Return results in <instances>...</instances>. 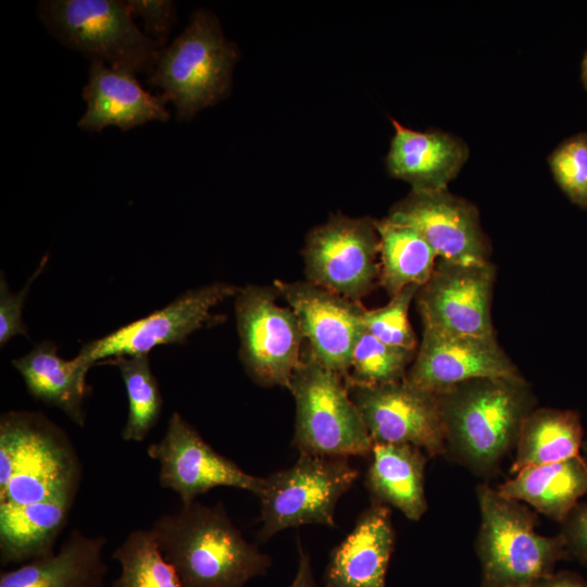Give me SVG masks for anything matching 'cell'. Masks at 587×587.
Wrapping results in <instances>:
<instances>
[{"instance_id": "7a4b0ae2", "label": "cell", "mask_w": 587, "mask_h": 587, "mask_svg": "<svg viewBox=\"0 0 587 587\" xmlns=\"http://www.w3.org/2000/svg\"><path fill=\"white\" fill-rule=\"evenodd\" d=\"M150 530L183 587H246L271 566V558L242 536L221 502L182 505L160 515Z\"/></svg>"}, {"instance_id": "d590c367", "label": "cell", "mask_w": 587, "mask_h": 587, "mask_svg": "<svg viewBox=\"0 0 587 587\" xmlns=\"http://www.w3.org/2000/svg\"><path fill=\"white\" fill-rule=\"evenodd\" d=\"M526 587H587V580L576 572L560 571L541 576Z\"/></svg>"}, {"instance_id": "836d02e7", "label": "cell", "mask_w": 587, "mask_h": 587, "mask_svg": "<svg viewBox=\"0 0 587 587\" xmlns=\"http://www.w3.org/2000/svg\"><path fill=\"white\" fill-rule=\"evenodd\" d=\"M133 15L143 20L146 32L162 49L175 23L176 10L168 0H128Z\"/></svg>"}, {"instance_id": "cb8c5ba5", "label": "cell", "mask_w": 587, "mask_h": 587, "mask_svg": "<svg viewBox=\"0 0 587 587\" xmlns=\"http://www.w3.org/2000/svg\"><path fill=\"white\" fill-rule=\"evenodd\" d=\"M365 475L371 501L398 509L407 519L420 521L428 504L425 469L429 457L412 445L373 444Z\"/></svg>"}, {"instance_id": "83f0119b", "label": "cell", "mask_w": 587, "mask_h": 587, "mask_svg": "<svg viewBox=\"0 0 587 587\" xmlns=\"http://www.w3.org/2000/svg\"><path fill=\"white\" fill-rule=\"evenodd\" d=\"M101 364L117 367L123 379L128 413L121 436L125 441L141 442L157 425L163 409V397L147 354L116 357Z\"/></svg>"}, {"instance_id": "74e56055", "label": "cell", "mask_w": 587, "mask_h": 587, "mask_svg": "<svg viewBox=\"0 0 587 587\" xmlns=\"http://www.w3.org/2000/svg\"><path fill=\"white\" fill-rule=\"evenodd\" d=\"M580 78H582V83H583L584 88L587 90V51H586V53L584 55V59H583V62H582Z\"/></svg>"}, {"instance_id": "f546056e", "label": "cell", "mask_w": 587, "mask_h": 587, "mask_svg": "<svg viewBox=\"0 0 587 587\" xmlns=\"http://www.w3.org/2000/svg\"><path fill=\"white\" fill-rule=\"evenodd\" d=\"M416 351L389 346L365 328L352 351L347 386H378L405 378Z\"/></svg>"}, {"instance_id": "f1b7e54d", "label": "cell", "mask_w": 587, "mask_h": 587, "mask_svg": "<svg viewBox=\"0 0 587 587\" xmlns=\"http://www.w3.org/2000/svg\"><path fill=\"white\" fill-rule=\"evenodd\" d=\"M112 559L121 565L112 587H183L150 529L132 530L115 548Z\"/></svg>"}, {"instance_id": "d6986e66", "label": "cell", "mask_w": 587, "mask_h": 587, "mask_svg": "<svg viewBox=\"0 0 587 587\" xmlns=\"http://www.w3.org/2000/svg\"><path fill=\"white\" fill-rule=\"evenodd\" d=\"M83 97L87 102L78 126L89 132H101L108 126L128 130L151 121L170 118L162 95L146 91L135 73L91 61Z\"/></svg>"}, {"instance_id": "d4e9b609", "label": "cell", "mask_w": 587, "mask_h": 587, "mask_svg": "<svg viewBox=\"0 0 587 587\" xmlns=\"http://www.w3.org/2000/svg\"><path fill=\"white\" fill-rule=\"evenodd\" d=\"M510 499L562 523L587 495V461L578 455L565 461L521 470L497 487Z\"/></svg>"}, {"instance_id": "5bb4252c", "label": "cell", "mask_w": 587, "mask_h": 587, "mask_svg": "<svg viewBox=\"0 0 587 587\" xmlns=\"http://www.w3.org/2000/svg\"><path fill=\"white\" fill-rule=\"evenodd\" d=\"M496 267L490 261L454 263L438 259L415 299L423 328L495 337L491 300Z\"/></svg>"}, {"instance_id": "8992f818", "label": "cell", "mask_w": 587, "mask_h": 587, "mask_svg": "<svg viewBox=\"0 0 587 587\" xmlns=\"http://www.w3.org/2000/svg\"><path fill=\"white\" fill-rule=\"evenodd\" d=\"M287 389L296 402L292 446L299 453L337 458L371 454L373 441L340 374L307 353Z\"/></svg>"}, {"instance_id": "ba28073f", "label": "cell", "mask_w": 587, "mask_h": 587, "mask_svg": "<svg viewBox=\"0 0 587 587\" xmlns=\"http://www.w3.org/2000/svg\"><path fill=\"white\" fill-rule=\"evenodd\" d=\"M358 475L348 458L299 453L292 466L264 478L258 539L266 541L280 530L308 524L336 527V505Z\"/></svg>"}, {"instance_id": "30bf717a", "label": "cell", "mask_w": 587, "mask_h": 587, "mask_svg": "<svg viewBox=\"0 0 587 587\" xmlns=\"http://www.w3.org/2000/svg\"><path fill=\"white\" fill-rule=\"evenodd\" d=\"M307 280L352 301L379 283V236L375 220L330 215L312 229L302 250Z\"/></svg>"}, {"instance_id": "484cf974", "label": "cell", "mask_w": 587, "mask_h": 587, "mask_svg": "<svg viewBox=\"0 0 587 587\" xmlns=\"http://www.w3.org/2000/svg\"><path fill=\"white\" fill-rule=\"evenodd\" d=\"M583 444L584 429L576 411L535 408L520 429L510 472L578 457Z\"/></svg>"}, {"instance_id": "e0dca14e", "label": "cell", "mask_w": 587, "mask_h": 587, "mask_svg": "<svg viewBox=\"0 0 587 587\" xmlns=\"http://www.w3.org/2000/svg\"><path fill=\"white\" fill-rule=\"evenodd\" d=\"M519 369L495 337L448 334L423 328L405 380L434 394L479 377H517Z\"/></svg>"}, {"instance_id": "9a60e30c", "label": "cell", "mask_w": 587, "mask_h": 587, "mask_svg": "<svg viewBox=\"0 0 587 587\" xmlns=\"http://www.w3.org/2000/svg\"><path fill=\"white\" fill-rule=\"evenodd\" d=\"M273 287L294 311L309 345V355L346 377L353 348L364 329V307L304 282L275 280Z\"/></svg>"}, {"instance_id": "4dcf8cb0", "label": "cell", "mask_w": 587, "mask_h": 587, "mask_svg": "<svg viewBox=\"0 0 587 587\" xmlns=\"http://www.w3.org/2000/svg\"><path fill=\"white\" fill-rule=\"evenodd\" d=\"M420 286L411 285L390 297L387 304L364 309V328L380 341L397 348L416 351L417 340L409 321V309Z\"/></svg>"}, {"instance_id": "ffe728a7", "label": "cell", "mask_w": 587, "mask_h": 587, "mask_svg": "<svg viewBox=\"0 0 587 587\" xmlns=\"http://www.w3.org/2000/svg\"><path fill=\"white\" fill-rule=\"evenodd\" d=\"M395 135L386 159L391 176L412 186L414 191L448 189L469 158V148L450 134L419 132L392 120Z\"/></svg>"}, {"instance_id": "3957f363", "label": "cell", "mask_w": 587, "mask_h": 587, "mask_svg": "<svg viewBox=\"0 0 587 587\" xmlns=\"http://www.w3.org/2000/svg\"><path fill=\"white\" fill-rule=\"evenodd\" d=\"M82 477V463L67 434L42 412L1 414L0 505L77 495Z\"/></svg>"}, {"instance_id": "52a82bcc", "label": "cell", "mask_w": 587, "mask_h": 587, "mask_svg": "<svg viewBox=\"0 0 587 587\" xmlns=\"http://www.w3.org/2000/svg\"><path fill=\"white\" fill-rule=\"evenodd\" d=\"M39 16L53 36L91 61L151 74L161 48L141 32L126 1L49 0Z\"/></svg>"}, {"instance_id": "6da1fadb", "label": "cell", "mask_w": 587, "mask_h": 587, "mask_svg": "<svg viewBox=\"0 0 587 587\" xmlns=\"http://www.w3.org/2000/svg\"><path fill=\"white\" fill-rule=\"evenodd\" d=\"M445 430V457L490 478L515 449L537 400L523 376L479 377L436 394Z\"/></svg>"}, {"instance_id": "9c48e42d", "label": "cell", "mask_w": 587, "mask_h": 587, "mask_svg": "<svg viewBox=\"0 0 587 587\" xmlns=\"http://www.w3.org/2000/svg\"><path fill=\"white\" fill-rule=\"evenodd\" d=\"M277 297L273 286L239 287L235 296L239 358L258 385L288 388L302 361L304 339L296 314L289 307L279 305Z\"/></svg>"}, {"instance_id": "ac0fdd59", "label": "cell", "mask_w": 587, "mask_h": 587, "mask_svg": "<svg viewBox=\"0 0 587 587\" xmlns=\"http://www.w3.org/2000/svg\"><path fill=\"white\" fill-rule=\"evenodd\" d=\"M396 533L390 507L372 501L330 552L325 587H386Z\"/></svg>"}, {"instance_id": "44dd1931", "label": "cell", "mask_w": 587, "mask_h": 587, "mask_svg": "<svg viewBox=\"0 0 587 587\" xmlns=\"http://www.w3.org/2000/svg\"><path fill=\"white\" fill-rule=\"evenodd\" d=\"M105 536L73 529L58 552L0 574V587H103Z\"/></svg>"}, {"instance_id": "1f68e13d", "label": "cell", "mask_w": 587, "mask_h": 587, "mask_svg": "<svg viewBox=\"0 0 587 587\" xmlns=\"http://www.w3.org/2000/svg\"><path fill=\"white\" fill-rule=\"evenodd\" d=\"M555 183L575 205L587 210V132L563 140L548 157Z\"/></svg>"}, {"instance_id": "5b68a950", "label": "cell", "mask_w": 587, "mask_h": 587, "mask_svg": "<svg viewBox=\"0 0 587 587\" xmlns=\"http://www.w3.org/2000/svg\"><path fill=\"white\" fill-rule=\"evenodd\" d=\"M236 59L237 49L223 36L216 17L200 10L186 29L161 49L147 84L163 90L166 102L174 103L177 118L190 120L228 92Z\"/></svg>"}, {"instance_id": "8d00e7d4", "label": "cell", "mask_w": 587, "mask_h": 587, "mask_svg": "<svg viewBox=\"0 0 587 587\" xmlns=\"http://www.w3.org/2000/svg\"><path fill=\"white\" fill-rule=\"evenodd\" d=\"M298 569L288 587H319L314 577V572L311 562V555L298 542Z\"/></svg>"}, {"instance_id": "603a6c76", "label": "cell", "mask_w": 587, "mask_h": 587, "mask_svg": "<svg viewBox=\"0 0 587 587\" xmlns=\"http://www.w3.org/2000/svg\"><path fill=\"white\" fill-rule=\"evenodd\" d=\"M77 495L0 505V563L21 565L53 554Z\"/></svg>"}, {"instance_id": "4316f807", "label": "cell", "mask_w": 587, "mask_h": 587, "mask_svg": "<svg viewBox=\"0 0 587 587\" xmlns=\"http://www.w3.org/2000/svg\"><path fill=\"white\" fill-rule=\"evenodd\" d=\"M379 236V284L389 297L408 286L422 287L430 278L437 254L412 227L387 217L375 221Z\"/></svg>"}, {"instance_id": "f35d334b", "label": "cell", "mask_w": 587, "mask_h": 587, "mask_svg": "<svg viewBox=\"0 0 587 587\" xmlns=\"http://www.w3.org/2000/svg\"><path fill=\"white\" fill-rule=\"evenodd\" d=\"M583 451H584V458L585 460L587 461V439L584 440V444H583Z\"/></svg>"}, {"instance_id": "e575fe53", "label": "cell", "mask_w": 587, "mask_h": 587, "mask_svg": "<svg viewBox=\"0 0 587 587\" xmlns=\"http://www.w3.org/2000/svg\"><path fill=\"white\" fill-rule=\"evenodd\" d=\"M561 525L570 557L587 566V501L579 502Z\"/></svg>"}, {"instance_id": "d6a6232c", "label": "cell", "mask_w": 587, "mask_h": 587, "mask_svg": "<svg viewBox=\"0 0 587 587\" xmlns=\"http://www.w3.org/2000/svg\"><path fill=\"white\" fill-rule=\"evenodd\" d=\"M49 254H46L36 271L18 292H11L3 272L0 276V346L4 347L15 336L28 337L27 326L23 322V307L32 283L42 273Z\"/></svg>"}, {"instance_id": "7402d4cb", "label": "cell", "mask_w": 587, "mask_h": 587, "mask_svg": "<svg viewBox=\"0 0 587 587\" xmlns=\"http://www.w3.org/2000/svg\"><path fill=\"white\" fill-rule=\"evenodd\" d=\"M12 365L34 399L60 409L77 426H85L89 365L76 357L72 360L61 358L58 346L51 340L37 344L25 355L12 360Z\"/></svg>"}, {"instance_id": "7c38bea8", "label": "cell", "mask_w": 587, "mask_h": 587, "mask_svg": "<svg viewBox=\"0 0 587 587\" xmlns=\"http://www.w3.org/2000/svg\"><path fill=\"white\" fill-rule=\"evenodd\" d=\"M159 463L161 487L173 490L182 505L216 487H234L259 497L264 477L245 472L234 461L213 449L180 413L173 412L163 437L147 447Z\"/></svg>"}, {"instance_id": "8fae6325", "label": "cell", "mask_w": 587, "mask_h": 587, "mask_svg": "<svg viewBox=\"0 0 587 587\" xmlns=\"http://www.w3.org/2000/svg\"><path fill=\"white\" fill-rule=\"evenodd\" d=\"M238 289L212 283L188 290L164 308L85 344L76 358L91 367L116 357L148 355L159 346L183 345L192 333L222 321L212 310Z\"/></svg>"}, {"instance_id": "4fadbf2b", "label": "cell", "mask_w": 587, "mask_h": 587, "mask_svg": "<svg viewBox=\"0 0 587 587\" xmlns=\"http://www.w3.org/2000/svg\"><path fill=\"white\" fill-rule=\"evenodd\" d=\"M347 387L373 444L412 445L429 459L445 457V430L436 394L405 379Z\"/></svg>"}, {"instance_id": "277c9868", "label": "cell", "mask_w": 587, "mask_h": 587, "mask_svg": "<svg viewBox=\"0 0 587 587\" xmlns=\"http://www.w3.org/2000/svg\"><path fill=\"white\" fill-rule=\"evenodd\" d=\"M476 498L480 523L475 549L482 587H526L569 559L560 533L536 532L537 514L527 504L504 497L487 483L477 485Z\"/></svg>"}, {"instance_id": "2e32d148", "label": "cell", "mask_w": 587, "mask_h": 587, "mask_svg": "<svg viewBox=\"0 0 587 587\" xmlns=\"http://www.w3.org/2000/svg\"><path fill=\"white\" fill-rule=\"evenodd\" d=\"M388 220L414 228L440 260L489 261V243L477 208L448 189L414 191L396 203Z\"/></svg>"}]
</instances>
